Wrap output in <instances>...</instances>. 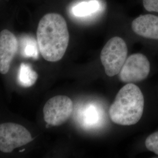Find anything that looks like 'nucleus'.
<instances>
[{"label": "nucleus", "instance_id": "nucleus-1", "mask_svg": "<svg viewBox=\"0 0 158 158\" xmlns=\"http://www.w3.org/2000/svg\"><path fill=\"white\" fill-rule=\"evenodd\" d=\"M39 51L46 60L57 62L62 59L69 42L68 25L57 13H49L41 18L36 31Z\"/></svg>", "mask_w": 158, "mask_h": 158}, {"label": "nucleus", "instance_id": "nucleus-2", "mask_svg": "<svg viewBox=\"0 0 158 158\" xmlns=\"http://www.w3.org/2000/svg\"><path fill=\"white\" fill-rule=\"evenodd\" d=\"M144 104L141 89L134 83H127L119 91L110 108V117L116 124H136L141 118Z\"/></svg>", "mask_w": 158, "mask_h": 158}, {"label": "nucleus", "instance_id": "nucleus-3", "mask_svg": "<svg viewBox=\"0 0 158 158\" xmlns=\"http://www.w3.org/2000/svg\"><path fill=\"white\" fill-rule=\"evenodd\" d=\"M128 55L124 40L118 36L111 38L102 48L100 59L108 76L113 77L119 73Z\"/></svg>", "mask_w": 158, "mask_h": 158}, {"label": "nucleus", "instance_id": "nucleus-4", "mask_svg": "<svg viewBox=\"0 0 158 158\" xmlns=\"http://www.w3.org/2000/svg\"><path fill=\"white\" fill-rule=\"evenodd\" d=\"M32 141L31 133L23 125L12 123L0 124V151L11 152Z\"/></svg>", "mask_w": 158, "mask_h": 158}, {"label": "nucleus", "instance_id": "nucleus-5", "mask_svg": "<svg viewBox=\"0 0 158 158\" xmlns=\"http://www.w3.org/2000/svg\"><path fill=\"white\" fill-rule=\"evenodd\" d=\"M73 110V104L68 96H55L50 98L44 107L46 123L51 126H59L66 122Z\"/></svg>", "mask_w": 158, "mask_h": 158}, {"label": "nucleus", "instance_id": "nucleus-6", "mask_svg": "<svg viewBox=\"0 0 158 158\" xmlns=\"http://www.w3.org/2000/svg\"><path fill=\"white\" fill-rule=\"evenodd\" d=\"M151 71V64L147 57L135 53L127 58L119 73V79L125 83H134L147 79Z\"/></svg>", "mask_w": 158, "mask_h": 158}, {"label": "nucleus", "instance_id": "nucleus-7", "mask_svg": "<svg viewBox=\"0 0 158 158\" xmlns=\"http://www.w3.org/2000/svg\"><path fill=\"white\" fill-rule=\"evenodd\" d=\"M18 42L16 36L8 29L0 32V73L6 74L9 71L12 60L17 53Z\"/></svg>", "mask_w": 158, "mask_h": 158}, {"label": "nucleus", "instance_id": "nucleus-8", "mask_svg": "<svg viewBox=\"0 0 158 158\" xmlns=\"http://www.w3.org/2000/svg\"><path fill=\"white\" fill-rule=\"evenodd\" d=\"M132 31L136 35L150 40H158V16L141 15L132 23Z\"/></svg>", "mask_w": 158, "mask_h": 158}, {"label": "nucleus", "instance_id": "nucleus-9", "mask_svg": "<svg viewBox=\"0 0 158 158\" xmlns=\"http://www.w3.org/2000/svg\"><path fill=\"white\" fill-rule=\"evenodd\" d=\"M104 5L102 0H85L74 4L71 8V13L77 18H89L102 11Z\"/></svg>", "mask_w": 158, "mask_h": 158}, {"label": "nucleus", "instance_id": "nucleus-10", "mask_svg": "<svg viewBox=\"0 0 158 158\" xmlns=\"http://www.w3.org/2000/svg\"><path fill=\"white\" fill-rule=\"evenodd\" d=\"M38 77L37 73L27 63H21L18 74L19 85L24 87H29L35 83Z\"/></svg>", "mask_w": 158, "mask_h": 158}, {"label": "nucleus", "instance_id": "nucleus-11", "mask_svg": "<svg viewBox=\"0 0 158 158\" xmlns=\"http://www.w3.org/2000/svg\"><path fill=\"white\" fill-rule=\"evenodd\" d=\"M38 46L34 38L26 37L23 40L22 53L24 57L37 59L38 57Z\"/></svg>", "mask_w": 158, "mask_h": 158}, {"label": "nucleus", "instance_id": "nucleus-12", "mask_svg": "<svg viewBox=\"0 0 158 158\" xmlns=\"http://www.w3.org/2000/svg\"><path fill=\"white\" fill-rule=\"evenodd\" d=\"M145 144L148 150L158 155V131L148 136L145 140Z\"/></svg>", "mask_w": 158, "mask_h": 158}, {"label": "nucleus", "instance_id": "nucleus-13", "mask_svg": "<svg viewBox=\"0 0 158 158\" xmlns=\"http://www.w3.org/2000/svg\"><path fill=\"white\" fill-rule=\"evenodd\" d=\"M142 2L147 11L158 13V0H143Z\"/></svg>", "mask_w": 158, "mask_h": 158}]
</instances>
